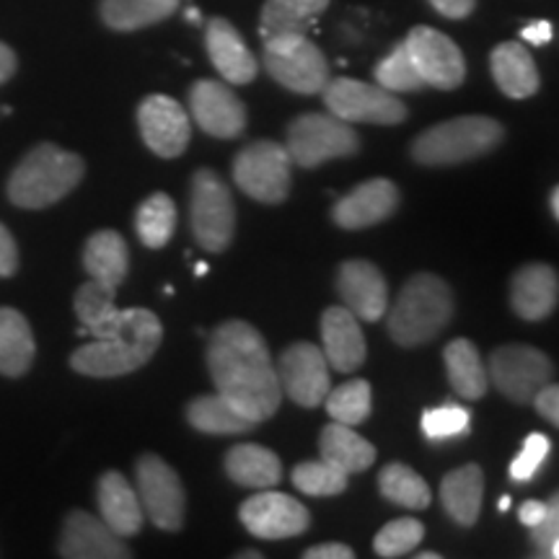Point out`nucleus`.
Listing matches in <instances>:
<instances>
[{"mask_svg": "<svg viewBox=\"0 0 559 559\" xmlns=\"http://www.w3.org/2000/svg\"><path fill=\"white\" fill-rule=\"evenodd\" d=\"M207 370L215 391L251 423L275 417L283 400L277 368L260 330L243 319H228L207 340Z\"/></svg>", "mask_w": 559, "mask_h": 559, "instance_id": "obj_1", "label": "nucleus"}, {"mask_svg": "<svg viewBox=\"0 0 559 559\" xmlns=\"http://www.w3.org/2000/svg\"><path fill=\"white\" fill-rule=\"evenodd\" d=\"M164 340L160 319L148 309L122 311L120 330L104 340H91L70 355V366L91 379H117L151 362Z\"/></svg>", "mask_w": 559, "mask_h": 559, "instance_id": "obj_2", "label": "nucleus"}, {"mask_svg": "<svg viewBox=\"0 0 559 559\" xmlns=\"http://www.w3.org/2000/svg\"><path fill=\"white\" fill-rule=\"evenodd\" d=\"M453 290L432 272L412 275L389 311V334L400 347H423L438 337L453 319Z\"/></svg>", "mask_w": 559, "mask_h": 559, "instance_id": "obj_3", "label": "nucleus"}, {"mask_svg": "<svg viewBox=\"0 0 559 559\" xmlns=\"http://www.w3.org/2000/svg\"><path fill=\"white\" fill-rule=\"evenodd\" d=\"M86 164L79 153L39 143L21 158L9 179V200L16 207L41 210L68 198L81 185Z\"/></svg>", "mask_w": 559, "mask_h": 559, "instance_id": "obj_4", "label": "nucleus"}, {"mask_svg": "<svg viewBox=\"0 0 559 559\" xmlns=\"http://www.w3.org/2000/svg\"><path fill=\"white\" fill-rule=\"evenodd\" d=\"M506 138V128L485 115H464L419 132L412 143V158L419 166H456L477 160L495 151Z\"/></svg>", "mask_w": 559, "mask_h": 559, "instance_id": "obj_5", "label": "nucleus"}, {"mask_svg": "<svg viewBox=\"0 0 559 559\" xmlns=\"http://www.w3.org/2000/svg\"><path fill=\"white\" fill-rule=\"evenodd\" d=\"M262 60L272 79L293 94H321L330 81V62L306 34H277L264 39Z\"/></svg>", "mask_w": 559, "mask_h": 559, "instance_id": "obj_6", "label": "nucleus"}, {"mask_svg": "<svg viewBox=\"0 0 559 559\" xmlns=\"http://www.w3.org/2000/svg\"><path fill=\"white\" fill-rule=\"evenodd\" d=\"M190 223L200 249L221 254L236 234V205L228 185L213 169L194 171L190 187Z\"/></svg>", "mask_w": 559, "mask_h": 559, "instance_id": "obj_7", "label": "nucleus"}, {"mask_svg": "<svg viewBox=\"0 0 559 559\" xmlns=\"http://www.w3.org/2000/svg\"><path fill=\"white\" fill-rule=\"evenodd\" d=\"M285 148L290 153L293 164L300 169H317L334 158H349L360 151V138L353 124L330 115L309 111L290 122L288 143Z\"/></svg>", "mask_w": 559, "mask_h": 559, "instance_id": "obj_8", "label": "nucleus"}, {"mask_svg": "<svg viewBox=\"0 0 559 559\" xmlns=\"http://www.w3.org/2000/svg\"><path fill=\"white\" fill-rule=\"evenodd\" d=\"M234 181L247 198L280 205L288 200L293 187V160L285 145L275 140L249 143L234 160Z\"/></svg>", "mask_w": 559, "mask_h": 559, "instance_id": "obj_9", "label": "nucleus"}, {"mask_svg": "<svg viewBox=\"0 0 559 559\" xmlns=\"http://www.w3.org/2000/svg\"><path fill=\"white\" fill-rule=\"evenodd\" d=\"M135 492L143 513L160 531H181L187 513V492L179 474L156 453H143L135 464Z\"/></svg>", "mask_w": 559, "mask_h": 559, "instance_id": "obj_10", "label": "nucleus"}, {"mask_svg": "<svg viewBox=\"0 0 559 559\" xmlns=\"http://www.w3.org/2000/svg\"><path fill=\"white\" fill-rule=\"evenodd\" d=\"M326 109L345 122H368V124H402L409 117L404 102L391 91L381 88L379 83L370 86L366 81L334 79L321 88Z\"/></svg>", "mask_w": 559, "mask_h": 559, "instance_id": "obj_11", "label": "nucleus"}, {"mask_svg": "<svg viewBox=\"0 0 559 559\" xmlns=\"http://www.w3.org/2000/svg\"><path fill=\"white\" fill-rule=\"evenodd\" d=\"M551 370L547 353L519 342L492 349L487 360L489 383L513 404H531L536 391L549 383Z\"/></svg>", "mask_w": 559, "mask_h": 559, "instance_id": "obj_12", "label": "nucleus"}, {"mask_svg": "<svg viewBox=\"0 0 559 559\" xmlns=\"http://www.w3.org/2000/svg\"><path fill=\"white\" fill-rule=\"evenodd\" d=\"M239 521L251 536L264 542L293 539L311 526L309 508H304L296 498L275 489H260L249 500L241 502Z\"/></svg>", "mask_w": 559, "mask_h": 559, "instance_id": "obj_13", "label": "nucleus"}, {"mask_svg": "<svg viewBox=\"0 0 559 559\" xmlns=\"http://www.w3.org/2000/svg\"><path fill=\"white\" fill-rule=\"evenodd\" d=\"M409 58L415 62L417 73L423 75L425 86L438 91L459 88L466 79V62L459 45L443 32L432 26H415L404 39Z\"/></svg>", "mask_w": 559, "mask_h": 559, "instance_id": "obj_14", "label": "nucleus"}, {"mask_svg": "<svg viewBox=\"0 0 559 559\" xmlns=\"http://www.w3.org/2000/svg\"><path fill=\"white\" fill-rule=\"evenodd\" d=\"M280 389L290 396L300 407L313 409L324 404L330 394V362H326L321 347L311 342H293L285 347L277 362Z\"/></svg>", "mask_w": 559, "mask_h": 559, "instance_id": "obj_15", "label": "nucleus"}, {"mask_svg": "<svg viewBox=\"0 0 559 559\" xmlns=\"http://www.w3.org/2000/svg\"><path fill=\"white\" fill-rule=\"evenodd\" d=\"M140 135L160 158H179L192 140V122L185 107L166 94H151L138 107Z\"/></svg>", "mask_w": 559, "mask_h": 559, "instance_id": "obj_16", "label": "nucleus"}, {"mask_svg": "<svg viewBox=\"0 0 559 559\" xmlns=\"http://www.w3.org/2000/svg\"><path fill=\"white\" fill-rule=\"evenodd\" d=\"M190 115L213 138H239L247 130V107L226 83L202 79L190 88Z\"/></svg>", "mask_w": 559, "mask_h": 559, "instance_id": "obj_17", "label": "nucleus"}, {"mask_svg": "<svg viewBox=\"0 0 559 559\" xmlns=\"http://www.w3.org/2000/svg\"><path fill=\"white\" fill-rule=\"evenodd\" d=\"M342 306L360 321L376 324L389 309V288L383 272L368 260H347L337 270Z\"/></svg>", "mask_w": 559, "mask_h": 559, "instance_id": "obj_18", "label": "nucleus"}, {"mask_svg": "<svg viewBox=\"0 0 559 559\" xmlns=\"http://www.w3.org/2000/svg\"><path fill=\"white\" fill-rule=\"evenodd\" d=\"M400 207V187L391 179H368L332 207V221L345 230H362L389 221Z\"/></svg>", "mask_w": 559, "mask_h": 559, "instance_id": "obj_19", "label": "nucleus"}, {"mask_svg": "<svg viewBox=\"0 0 559 559\" xmlns=\"http://www.w3.org/2000/svg\"><path fill=\"white\" fill-rule=\"evenodd\" d=\"M60 557L66 559H128L132 551L122 536L86 510H73L62 526Z\"/></svg>", "mask_w": 559, "mask_h": 559, "instance_id": "obj_20", "label": "nucleus"}, {"mask_svg": "<svg viewBox=\"0 0 559 559\" xmlns=\"http://www.w3.org/2000/svg\"><path fill=\"white\" fill-rule=\"evenodd\" d=\"M321 353L330 368L340 373H353L366 362L368 345L362 337L360 319L345 306H330L321 313Z\"/></svg>", "mask_w": 559, "mask_h": 559, "instance_id": "obj_21", "label": "nucleus"}, {"mask_svg": "<svg viewBox=\"0 0 559 559\" xmlns=\"http://www.w3.org/2000/svg\"><path fill=\"white\" fill-rule=\"evenodd\" d=\"M205 47L210 55V62L218 73L234 86H247L257 79V70H260V62H257L254 52L249 50L247 41L241 39L239 29L230 24L228 19H210L205 29Z\"/></svg>", "mask_w": 559, "mask_h": 559, "instance_id": "obj_22", "label": "nucleus"}, {"mask_svg": "<svg viewBox=\"0 0 559 559\" xmlns=\"http://www.w3.org/2000/svg\"><path fill=\"white\" fill-rule=\"evenodd\" d=\"M559 300L557 270L544 262H531L510 280V306L523 321H544L551 317Z\"/></svg>", "mask_w": 559, "mask_h": 559, "instance_id": "obj_23", "label": "nucleus"}, {"mask_svg": "<svg viewBox=\"0 0 559 559\" xmlns=\"http://www.w3.org/2000/svg\"><path fill=\"white\" fill-rule=\"evenodd\" d=\"M96 502H99L102 521L117 536L128 539V536H138L143 531V506H140L135 487L124 479V474L104 472L99 485H96Z\"/></svg>", "mask_w": 559, "mask_h": 559, "instance_id": "obj_24", "label": "nucleus"}, {"mask_svg": "<svg viewBox=\"0 0 559 559\" xmlns=\"http://www.w3.org/2000/svg\"><path fill=\"white\" fill-rule=\"evenodd\" d=\"M489 68H492L498 88L510 99H528L542 86L539 68L531 58L528 47H523L521 41H502L495 47L489 55Z\"/></svg>", "mask_w": 559, "mask_h": 559, "instance_id": "obj_25", "label": "nucleus"}, {"mask_svg": "<svg viewBox=\"0 0 559 559\" xmlns=\"http://www.w3.org/2000/svg\"><path fill=\"white\" fill-rule=\"evenodd\" d=\"M481 498H485V474L479 464L459 466L440 481V502L445 513L464 528H472L479 521Z\"/></svg>", "mask_w": 559, "mask_h": 559, "instance_id": "obj_26", "label": "nucleus"}, {"mask_svg": "<svg viewBox=\"0 0 559 559\" xmlns=\"http://www.w3.org/2000/svg\"><path fill=\"white\" fill-rule=\"evenodd\" d=\"M226 474L234 485L270 489L277 487L283 479V464L275 451L264 449L260 443H241L234 445L226 453Z\"/></svg>", "mask_w": 559, "mask_h": 559, "instance_id": "obj_27", "label": "nucleus"}, {"mask_svg": "<svg viewBox=\"0 0 559 559\" xmlns=\"http://www.w3.org/2000/svg\"><path fill=\"white\" fill-rule=\"evenodd\" d=\"M73 306L91 340H104L120 330L122 311L117 309V288H111V285L91 277L75 293Z\"/></svg>", "mask_w": 559, "mask_h": 559, "instance_id": "obj_28", "label": "nucleus"}, {"mask_svg": "<svg viewBox=\"0 0 559 559\" xmlns=\"http://www.w3.org/2000/svg\"><path fill=\"white\" fill-rule=\"evenodd\" d=\"M445 373H449V383L453 391L466 402H477L487 394L489 376L477 345L472 340L456 337L451 340L443 349Z\"/></svg>", "mask_w": 559, "mask_h": 559, "instance_id": "obj_29", "label": "nucleus"}, {"mask_svg": "<svg viewBox=\"0 0 559 559\" xmlns=\"http://www.w3.org/2000/svg\"><path fill=\"white\" fill-rule=\"evenodd\" d=\"M83 267L99 283L120 288L130 272L128 241L117 230H96L83 249Z\"/></svg>", "mask_w": 559, "mask_h": 559, "instance_id": "obj_30", "label": "nucleus"}, {"mask_svg": "<svg viewBox=\"0 0 559 559\" xmlns=\"http://www.w3.org/2000/svg\"><path fill=\"white\" fill-rule=\"evenodd\" d=\"M319 451L321 459H326L347 474L366 472L376 464V445L342 423H332L321 430Z\"/></svg>", "mask_w": 559, "mask_h": 559, "instance_id": "obj_31", "label": "nucleus"}, {"mask_svg": "<svg viewBox=\"0 0 559 559\" xmlns=\"http://www.w3.org/2000/svg\"><path fill=\"white\" fill-rule=\"evenodd\" d=\"M34 334L26 317L16 309H0V373L19 379L32 368Z\"/></svg>", "mask_w": 559, "mask_h": 559, "instance_id": "obj_32", "label": "nucleus"}, {"mask_svg": "<svg viewBox=\"0 0 559 559\" xmlns=\"http://www.w3.org/2000/svg\"><path fill=\"white\" fill-rule=\"evenodd\" d=\"M187 419H190L194 430L207 432V436H241V432H251L257 428V423L243 417L218 391L198 396V400L187 404Z\"/></svg>", "mask_w": 559, "mask_h": 559, "instance_id": "obj_33", "label": "nucleus"}, {"mask_svg": "<svg viewBox=\"0 0 559 559\" xmlns=\"http://www.w3.org/2000/svg\"><path fill=\"white\" fill-rule=\"evenodd\" d=\"M326 5L330 0H267L260 16L262 39L277 34H306Z\"/></svg>", "mask_w": 559, "mask_h": 559, "instance_id": "obj_34", "label": "nucleus"}, {"mask_svg": "<svg viewBox=\"0 0 559 559\" xmlns=\"http://www.w3.org/2000/svg\"><path fill=\"white\" fill-rule=\"evenodd\" d=\"M179 0H102V21L115 32H138L174 16Z\"/></svg>", "mask_w": 559, "mask_h": 559, "instance_id": "obj_35", "label": "nucleus"}, {"mask_svg": "<svg viewBox=\"0 0 559 559\" xmlns=\"http://www.w3.org/2000/svg\"><path fill=\"white\" fill-rule=\"evenodd\" d=\"M138 239L148 249H164L177 230V205L166 192H153L135 213Z\"/></svg>", "mask_w": 559, "mask_h": 559, "instance_id": "obj_36", "label": "nucleus"}, {"mask_svg": "<svg viewBox=\"0 0 559 559\" xmlns=\"http://www.w3.org/2000/svg\"><path fill=\"white\" fill-rule=\"evenodd\" d=\"M379 489L389 502L409 510H425L430 508L432 492L419 474L407 464L391 461L379 472Z\"/></svg>", "mask_w": 559, "mask_h": 559, "instance_id": "obj_37", "label": "nucleus"}, {"mask_svg": "<svg viewBox=\"0 0 559 559\" xmlns=\"http://www.w3.org/2000/svg\"><path fill=\"white\" fill-rule=\"evenodd\" d=\"M324 404L334 423L349 425V428L362 425L370 415V404H373V400H370V383L366 379L342 383L334 391L330 389V394L324 396Z\"/></svg>", "mask_w": 559, "mask_h": 559, "instance_id": "obj_38", "label": "nucleus"}, {"mask_svg": "<svg viewBox=\"0 0 559 559\" xmlns=\"http://www.w3.org/2000/svg\"><path fill=\"white\" fill-rule=\"evenodd\" d=\"M347 472H342L340 466L330 464L326 459L319 461H304L293 469V485H296L304 495L311 498H334L347 489Z\"/></svg>", "mask_w": 559, "mask_h": 559, "instance_id": "obj_39", "label": "nucleus"}, {"mask_svg": "<svg viewBox=\"0 0 559 559\" xmlns=\"http://www.w3.org/2000/svg\"><path fill=\"white\" fill-rule=\"evenodd\" d=\"M373 75H376V83H379L381 88L391 91V94H412V91L425 88L423 75L417 73L415 62H412L409 50L404 47V41L402 45H396L394 50H391L386 58L376 66Z\"/></svg>", "mask_w": 559, "mask_h": 559, "instance_id": "obj_40", "label": "nucleus"}, {"mask_svg": "<svg viewBox=\"0 0 559 559\" xmlns=\"http://www.w3.org/2000/svg\"><path fill=\"white\" fill-rule=\"evenodd\" d=\"M425 539V526L417 519H396L383 526L373 539V549L379 557H404L419 547Z\"/></svg>", "mask_w": 559, "mask_h": 559, "instance_id": "obj_41", "label": "nucleus"}, {"mask_svg": "<svg viewBox=\"0 0 559 559\" xmlns=\"http://www.w3.org/2000/svg\"><path fill=\"white\" fill-rule=\"evenodd\" d=\"M469 423H472L469 409L461 407V404L445 402L443 407L425 412L423 432H425V438L432 440V443H438V440L466 436V432H469Z\"/></svg>", "mask_w": 559, "mask_h": 559, "instance_id": "obj_42", "label": "nucleus"}, {"mask_svg": "<svg viewBox=\"0 0 559 559\" xmlns=\"http://www.w3.org/2000/svg\"><path fill=\"white\" fill-rule=\"evenodd\" d=\"M549 451H551L549 438L542 436V432H531V436L523 440L521 453L513 459V464H510V479L513 481L534 479L536 472H539V466L544 464V459L549 456Z\"/></svg>", "mask_w": 559, "mask_h": 559, "instance_id": "obj_43", "label": "nucleus"}, {"mask_svg": "<svg viewBox=\"0 0 559 559\" xmlns=\"http://www.w3.org/2000/svg\"><path fill=\"white\" fill-rule=\"evenodd\" d=\"M531 542L539 549V557H559V495L555 492L547 502V515L531 526Z\"/></svg>", "mask_w": 559, "mask_h": 559, "instance_id": "obj_44", "label": "nucleus"}, {"mask_svg": "<svg viewBox=\"0 0 559 559\" xmlns=\"http://www.w3.org/2000/svg\"><path fill=\"white\" fill-rule=\"evenodd\" d=\"M531 404H534L536 412H539L549 425H559V389L555 383H547V386L536 391Z\"/></svg>", "mask_w": 559, "mask_h": 559, "instance_id": "obj_45", "label": "nucleus"}, {"mask_svg": "<svg viewBox=\"0 0 559 559\" xmlns=\"http://www.w3.org/2000/svg\"><path fill=\"white\" fill-rule=\"evenodd\" d=\"M19 270V249L11 230L0 223V277H11Z\"/></svg>", "mask_w": 559, "mask_h": 559, "instance_id": "obj_46", "label": "nucleus"}, {"mask_svg": "<svg viewBox=\"0 0 559 559\" xmlns=\"http://www.w3.org/2000/svg\"><path fill=\"white\" fill-rule=\"evenodd\" d=\"M428 3L440 13V16L453 21L472 16L474 9H477V0H428Z\"/></svg>", "mask_w": 559, "mask_h": 559, "instance_id": "obj_47", "label": "nucleus"}, {"mask_svg": "<svg viewBox=\"0 0 559 559\" xmlns=\"http://www.w3.org/2000/svg\"><path fill=\"white\" fill-rule=\"evenodd\" d=\"M306 559H353L355 551L347 544H317L304 551Z\"/></svg>", "mask_w": 559, "mask_h": 559, "instance_id": "obj_48", "label": "nucleus"}, {"mask_svg": "<svg viewBox=\"0 0 559 559\" xmlns=\"http://www.w3.org/2000/svg\"><path fill=\"white\" fill-rule=\"evenodd\" d=\"M521 37L526 39L528 45L542 47V45H547V41H551V37H555V29H551L549 21H536V24H528L526 29L521 32Z\"/></svg>", "mask_w": 559, "mask_h": 559, "instance_id": "obj_49", "label": "nucleus"}, {"mask_svg": "<svg viewBox=\"0 0 559 559\" xmlns=\"http://www.w3.org/2000/svg\"><path fill=\"white\" fill-rule=\"evenodd\" d=\"M544 515H547V502H539V500H526L519 510V519L526 528L536 526V523H539Z\"/></svg>", "mask_w": 559, "mask_h": 559, "instance_id": "obj_50", "label": "nucleus"}, {"mask_svg": "<svg viewBox=\"0 0 559 559\" xmlns=\"http://www.w3.org/2000/svg\"><path fill=\"white\" fill-rule=\"evenodd\" d=\"M16 66H19L16 55H13L9 45H3V41H0V83L13 79V73H16Z\"/></svg>", "mask_w": 559, "mask_h": 559, "instance_id": "obj_51", "label": "nucleus"}, {"mask_svg": "<svg viewBox=\"0 0 559 559\" xmlns=\"http://www.w3.org/2000/svg\"><path fill=\"white\" fill-rule=\"evenodd\" d=\"M549 207H551V215H555V218H559V190H557V187L549 194Z\"/></svg>", "mask_w": 559, "mask_h": 559, "instance_id": "obj_52", "label": "nucleus"}, {"mask_svg": "<svg viewBox=\"0 0 559 559\" xmlns=\"http://www.w3.org/2000/svg\"><path fill=\"white\" fill-rule=\"evenodd\" d=\"M187 21H192V24H200V21H202L200 11H198V9H190V11H187Z\"/></svg>", "mask_w": 559, "mask_h": 559, "instance_id": "obj_53", "label": "nucleus"}, {"mask_svg": "<svg viewBox=\"0 0 559 559\" xmlns=\"http://www.w3.org/2000/svg\"><path fill=\"white\" fill-rule=\"evenodd\" d=\"M207 264L205 262H200V264H194V275H198V277H202V275H207Z\"/></svg>", "mask_w": 559, "mask_h": 559, "instance_id": "obj_54", "label": "nucleus"}, {"mask_svg": "<svg viewBox=\"0 0 559 559\" xmlns=\"http://www.w3.org/2000/svg\"><path fill=\"white\" fill-rule=\"evenodd\" d=\"M500 513H508V510H510V495H508V498H500Z\"/></svg>", "mask_w": 559, "mask_h": 559, "instance_id": "obj_55", "label": "nucleus"}, {"mask_svg": "<svg viewBox=\"0 0 559 559\" xmlns=\"http://www.w3.org/2000/svg\"><path fill=\"white\" fill-rule=\"evenodd\" d=\"M239 557H251V559H262V551H241Z\"/></svg>", "mask_w": 559, "mask_h": 559, "instance_id": "obj_56", "label": "nucleus"}, {"mask_svg": "<svg viewBox=\"0 0 559 559\" xmlns=\"http://www.w3.org/2000/svg\"><path fill=\"white\" fill-rule=\"evenodd\" d=\"M419 559H440V555H436V551H423V555H417Z\"/></svg>", "mask_w": 559, "mask_h": 559, "instance_id": "obj_57", "label": "nucleus"}]
</instances>
